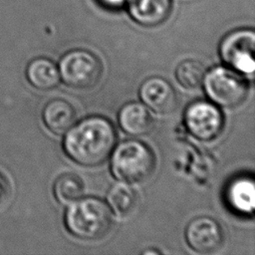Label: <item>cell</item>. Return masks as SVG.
Listing matches in <instances>:
<instances>
[{
	"label": "cell",
	"mask_w": 255,
	"mask_h": 255,
	"mask_svg": "<svg viewBox=\"0 0 255 255\" xmlns=\"http://www.w3.org/2000/svg\"><path fill=\"white\" fill-rule=\"evenodd\" d=\"M117 143V131L113 124L101 116H92L74 125L64 137L65 153L83 166L104 163Z\"/></svg>",
	"instance_id": "6da1fadb"
},
{
	"label": "cell",
	"mask_w": 255,
	"mask_h": 255,
	"mask_svg": "<svg viewBox=\"0 0 255 255\" xmlns=\"http://www.w3.org/2000/svg\"><path fill=\"white\" fill-rule=\"evenodd\" d=\"M65 226L82 240H99L113 226L110 207L100 198L84 197L70 203L65 212Z\"/></svg>",
	"instance_id": "7a4b0ae2"
},
{
	"label": "cell",
	"mask_w": 255,
	"mask_h": 255,
	"mask_svg": "<svg viewBox=\"0 0 255 255\" xmlns=\"http://www.w3.org/2000/svg\"><path fill=\"white\" fill-rule=\"evenodd\" d=\"M111 166L117 179L127 183H140L152 175L155 156L144 142L128 139L114 148Z\"/></svg>",
	"instance_id": "3957f363"
},
{
	"label": "cell",
	"mask_w": 255,
	"mask_h": 255,
	"mask_svg": "<svg viewBox=\"0 0 255 255\" xmlns=\"http://www.w3.org/2000/svg\"><path fill=\"white\" fill-rule=\"evenodd\" d=\"M59 73L69 87L87 90L95 87L103 75L100 59L90 51L76 49L66 53L60 60Z\"/></svg>",
	"instance_id": "277c9868"
},
{
	"label": "cell",
	"mask_w": 255,
	"mask_h": 255,
	"mask_svg": "<svg viewBox=\"0 0 255 255\" xmlns=\"http://www.w3.org/2000/svg\"><path fill=\"white\" fill-rule=\"evenodd\" d=\"M203 85L208 98L227 109L239 107L248 96V83L244 78L224 67H215L206 73Z\"/></svg>",
	"instance_id": "5b68a950"
},
{
	"label": "cell",
	"mask_w": 255,
	"mask_h": 255,
	"mask_svg": "<svg viewBox=\"0 0 255 255\" xmlns=\"http://www.w3.org/2000/svg\"><path fill=\"white\" fill-rule=\"evenodd\" d=\"M254 47V31L238 29L222 39L219 45V54L222 61L233 71L243 75H252L255 70Z\"/></svg>",
	"instance_id": "8992f818"
},
{
	"label": "cell",
	"mask_w": 255,
	"mask_h": 255,
	"mask_svg": "<svg viewBox=\"0 0 255 255\" xmlns=\"http://www.w3.org/2000/svg\"><path fill=\"white\" fill-rule=\"evenodd\" d=\"M184 123L188 131L202 141L217 138L224 126L223 116L219 109L205 101H197L187 107L184 113Z\"/></svg>",
	"instance_id": "52a82bcc"
},
{
	"label": "cell",
	"mask_w": 255,
	"mask_h": 255,
	"mask_svg": "<svg viewBox=\"0 0 255 255\" xmlns=\"http://www.w3.org/2000/svg\"><path fill=\"white\" fill-rule=\"evenodd\" d=\"M185 239L195 252L210 254L221 248L224 242V233L216 220L208 216H199L187 224Z\"/></svg>",
	"instance_id": "ba28073f"
},
{
	"label": "cell",
	"mask_w": 255,
	"mask_h": 255,
	"mask_svg": "<svg viewBox=\"0 0 255 255\" xmlns=\"http://www.w3.org/2000/svg\"><path fill=\"white\" fill-rule=\"evenodd\" d=\"M139 97L145 106L157 114H170L178 105L177 94L173 87L159 77H151L143 81L139 88Z\"/></svg>",
	"instance_id": "9c48e42d"
},
{
	"label": "cell",
	"mask_w": 255,
	"mask_h": 255,
	"mask_svg": "<svg viewBox=\"0 0 255 255\" xmlns=\"http://www.w3.org/2000/svg\"><path fill=\"white\" fill-rule=\"evenodd\" d=\"M126 5L131 19L144 27L162 24L171 12V0H127Z\"/></svg>",
	"instance_id": "30bf717a"
},
{
	"label": "cell",
	"mask_w": 255,
	"mask_h": 255,
	"mask_svg": "<svg viewBox=\"0 0 255 255\" xmlns=\"http://www.w3.org/2000/svg\"><path fill=\"white\" fill-rule=\"evenodd\" d=\"M119 124L122 129L130 135H144L151 131L154 120L144 105L130 102L119 112Z\"/></svg>",
	"instance_id": "8fae6325"
},
{
	"label": "cell",
	"mask_w": 255,
	"mask_h": 255,
	"mask_svg": "<svg viewBox=\"0 0 255 255\" xmlns=\"http://www.w3.org/2000/svg\"><path fill=\"white\" fill-rule=\"evenodd\" d=\"M74 107L63 99H54L46 104L42 119L46 128L55 134L66 133L76 122Z\"/></svg>",
	"instance_id": "7c38bea8"
},
{
	"label": "cell",
	"mask_w": 255,
	"mask_h": 255,
	"mask_svg": "<svg viewBox=\"0 0 255 255\" xmlns=\"http://www.w3.org/2000/svg\"><path fill=\"white\" fill-rule=\"evenodd\" d=\"M225 197L229 206L242 214H252L255 206L254 181L249 176L233 179L227 186Z\"/></svg>",
	"instance_id": "4fadbf2b"
},
{
	"label": "cell",
	"mask_w": 255,
	"mask_h": 255,
	"mask_svg": "<svg viewBox=\"0 0 255 255\" xmlns=\"http://www.w3.org/2000/svg\"><path fill=\"white\" fill-rule=\"evenodd\" d=\"M25 76L34 88L43 91L54 89L60 83L59 68L52 60L44 57L31 60L26 67Z\"/></svg>",
	"instance_id": "5bb4252c"
},
{
	"label": "cell",
	"mask_w": 255,
	"mask_h": 255,
	"mask_svg": "<svg viewBox=\"0 0 255 255\" xmlns=\"http://www.w3.org/2000/svg\"><path fill=\"white\" fill-rule=\"evenodd\" d=\"M107 199L112 210L120 217L130 215L137 205L136 191L124 181L110 188Z\"/></svg>",
	"instance_id": "9a60e30c"
},
{
	"label": "cell",
	"mask_w": 255,
	"mask_h": 255,
	"mask_svg": "<svg viewBox=\"0 0 255 255\" xmlns=\"http://www.w3.org/2000/svg\"><path fill=\"white\" fill-rule=\"evenodd\" d=\"M54 195L61 204H70L82 197L84 193V182L75 173H64L54 183Z\"/></svg>",
	"instance_id": "2e32d148"
},
{
	"label": "cell",
	"mask_w": 255,
	"mask_h": 255,
	"mask_svg": "<svg viewBox=\"0 0 255 255\" xmlns=\"http://www.w3.org/2000/svg\"><path fill=\"white\" fill-rule=\"evenodd\" d=\"M206 70L197 60L187 59L180 62L175 69L177 82L187 90H195L203 85Z\"/></svg>",
	"instance_id": "e0dca14e"
},
{
	"label": "cell",
	"mask_w": 255,
	"mask_h": 255,
	"mask_svg": "<svg viewBox=\"0 0 255 255\" xmlns=\"http://www.w3.org/2000/svg\"><path fill=\"white\" fill-rule=\"evenodd\" d=\"M10 194V184L7 178L0 172V206L5 203Z\"/></svg>",
	"instance_id": "ac0fdd59"
},
{
	"label": "cell",
	"mask_w": 255,
	"mask_h": 255,
	"mask_svg": "<svg viewBox=\"0 0 255 255\" xmlns=\"http://www.w3.org/2000/svg\"><path fill=\"white\" fill-rule=\"evenodd\" d=\"M127 0H97V2L109 10H119L126 5Z\"/></svg>",
	"instance_id": "d6986e66"
}]
</instances>
